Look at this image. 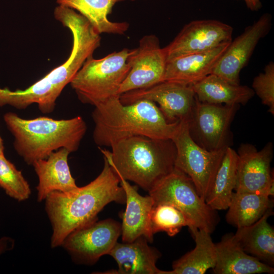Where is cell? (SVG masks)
I'll list each match as a JSON object with an SVG mask.
<instances>
[{
	"label": "cell",
	"mask_w": 274,
	"mask_h": 274,
	"mask_svg": "<svg viewBox=\"0 0 274 274\" xmlns=\"http://www.w3.org/2000/svg\"><path fill=\"white\" fill-rule=\"evenodd\" d=\"M103 168L87 185L69 192L54 191L45 198V211L52 227L50 245L61 246L73 231L97 220L108 203L125 202L118 174L104 157Z\"/></svg>",
	"instance_id": "6da1fadb"
},
{
	"label": "cell",
	"mask_w": 274,
	"mask_h": 274,
	"mask_svg": "<svg viewBox=\"0 0 274 274\" xmlns=\"http://www.w3.org/2000/svg\"><path fill=\"white\" fill-rule=\"evenodd\" d=\"M92 118L93 139L99 147H111L117 141L134 135L172 139L181 122H168L154 102L140 100L124 105L120 96L94 106Z\"/></svg>",
	"instance_id": "7a4b0ae2"
},
{
	"label": "cell",
	"mask_w": 274,
	"mask_h": 274,
	"mask_svg": "<svg viewBox=\"0 0 274 274\" xmlns=\"http://www.w3.org/2000/svg\"><path fill=\"white\" fill-rule=\"evenodd\" d=\"M3 119L14 137L15 150L31 165L61 148L71 153L77 151L87 130L81 116L68 119L45 116L26 119L10 112L4 115Z\"/></svg>",
	"instance_id": "3957f363"
},
{
	"label": "cell",
	"mask_w": 274,
	"mask_h": 274,
	"mask_svg": "<svg viewBox=\"0 0 274 274\" xmlns=\"http://www.w3.org/2000/svg\"><path fill=\"white\" fill-rule=\"evenodd\" d=\"M111 148L112 151L98 147L117 174L148 192L175 168L176 149L171 139L134 135Z\"/></svg>",
	"instance_id": "277c9868"
},
{
	"label": "cell",
	"mask_w": 274,
	"mask_h": 274,
	"mask_svg": "<svg viewBox=\"0 0 274 274\" xmlns=\"http://www.w3.org/2000/svg\"><path fill=\"white\" fill-rule=\"evenodd\" d=\"M95 50V46L89 39L80 35L74 36L71 54L62 64L25 89L12 91L0 88V107L9 105L24 110L35 104L42 113H52L64 87Z\"/></svg>",
	"instance_id": "5b68a950"
},
{
	"label": "cell",
	"mask_w": 274,
	"mask_h": 274,
	"mask_svg": "<svg viewBox=\"0 0 274 274\" xmlns=\"http://www.w3.org/2000/svg\"><path fill=\"white\" fill-rule=\"evenodd\" d=\"M136 49L124 48L96 59H87L70 84L79 99L92 106L120 96L119 89L131 66Z\"/></svg>",
	"instance_id": "8992f818"
},
{
	"label": "cell",
	"mask_w": 274,
	"mask_h": 274,
	"mask_svg": "<svg viewBox=\"0 0 274 274\" xmlns=\"http://www.w3.org/2000/svg\"><path fill=\"white\" fill-rule=\"evenodd\" d=\"M148 192L154 205L168 203L180 210L190 222V228L196 227L211 234L219 222L217 211L200 196L191 179L175 167Z\"/></svg>",
	"instance_id": "52a82bcc"
},
{
	"label": "cell",
	"mask_w": 274,
	"mask_h": 274,
	"mask_svg": "<svg viewBox=\"0 0 274 274\" xmlns=\"http://www.w3.org/2000/svg\"><path fill=\"white\" fill-rule=\"evenodd\" d=\"M171 140L176 149L175 167L191 179L197 193L205 200L227 147L215 151L202 148L192 138L187 120L181 121Z\"/></svg>",
	"instance_id": "ba28073f"
},
{
	"label": "cell",
	"mask_w": 274,
	"mask_h": 274,
	"mask_svg": "<svg viewBox=\"0 0 274 274\" xmlns=\"http://www.w3.org/2000/svg\"><path fill=\"white\" fill-rule=\"evenodd\" d=\"M238 105L213 104L196 101L188 121L190 134L199 146L209 151L229 146L231 123Z\"/></svg>",
	"instance_id": "9c48e42d"
},
{
	"label": "cell",
	"mask_w": 274,
	"mask_h": 274,
	"mask_svg": "<svg viewBox=\"0 0 274 274\" xmlns=\"http://www.w3.org/2000/svg\"><path fill=\"white\" fill-rule=\"evenodd\" d=\"M117 221L97 220L72 232L61 246L76 262L92 264L102 256L109 254L121 234Z\"/></svg>",
	"instance_id": "30bf717a"
},
{
	"label": "cell",
	"mask_w": 274,
	"mask_h": 274,
	"mask_svg": "<svg viewBox=\"0 0 274 274\" xmlns=\"http://www.w3.org/2000/svg\"><path fill=\"white\" fill-rule=\"evenodd\" d=\"M122 104L128 105L140 100H147L159 105L167 121L174 123L189 121L196 101L192 86L164 81L152 86L121 94Z\"/></svg>",
	"instance_id": "8fae6325"
},
{
	"label": "cell",
	"mask_w": 274,
	"mask_h": 274,
	"mask_svg": "<svg viewBox=\"0 0 274 274\" xmlns=\"http://www.w3.org/2000/svg\"><path fill=\"white\" fill-rule=\"evenodd\" d=\"M233 28L216 20H194L186 24L167 46L163 48L166 61L212 50L232 41Z\"/></svg>",
	"instance_id": "7c38bea8"
},
{
	"label": "cell",
	"mask_w": 274,
	"mask_h": 274,
	"mask_svg": "<svg viewBox=\"0 0 274 274\" xmlns=\"http://www.w3.org/2000/svg\"><path fill=\"white\" fill-rule=\"evenodd\" d=\"M237 192H255L274 196L273 173L270 170L273 145L267 143L260 151L253 145L242 144L237 150Z\"/></svg>",
	"instance_id": "4fadbf2b"
},
{
	"label": "cell",
	"mask_w": 274,
	"mask_h": 274,
	"mask_svg": "<svg viewBox=\"0 0 274 274\" xmlns=\"http://www.w3.org/2000/svg\"><path fill=\"white\" fill-rule=\"evenodd\" d=\"M271 16L263 14L234 40H232L211 74L228 82L239 84V74L247 65L259 41L269 32L271 27Z\"/></svg>",
	"instance_id": "5bb4252c"
},
{
	"label": "cell",
	"mask_w": 274,
	"mask_h": 274,
	"mask_svg": "<svg viewBox=\"0 0 274 274\" xmlns=\"http://www.w3.org/2000/svg\"><path fill=\"white\" fill-rule=\"evenodd\" d=\"M166 64L163 48L154 35L144 36L131 57V68L119 89L120 94L162 81Z\"/></svg>",
	"instance_id": "9a60e30c"
},
{
	"label": "cell",
	"mask_w": 274,
	"mask_h": 274,
	"mask_svg": "<svg viewBox=\"0 0 274 274\" xmlns=\"http://www.w3.org/2000/svg\"><path fill=\"white\" fill-rule=\"evenodd\" d=\"M118 175L125 192L126 204L121 225L122 241L131 242L144 236L148 242H152L154 235L150 226V214L154 206L152 197L141 195L135 187Z\"/></svg>",
	"instance_id": "2e32d148"
},
{
	"label": "cell",
	"mask_w": 274,
	"mask_h": 274,
	"mask_svg": "<svg viewBox=\"0 0 274 274\" xmlns=\"http://www.w3.org/2000/svg\"><path fill=\"white\" fill-rule=\"evenodd\" d=\"M230 42L222 44L207 51L182 56L167 61L162 81H173L192 86L212 73Z\"/></svg>",
	"instance_id": "e0dca14e"
},
{
	"label": "cell",
	"mask_w": 274,
	"mask_h": 274,
	"mask_svg": "<svg viewBox=\"0 0 274 274\" xmlns=\"http://www.w3.org/2000/svg\"><path fill=\"white\" fill-rule=\"evenodd\" d=\"M70 153L67 149L61 148L52 152L47 158L38 160L32 164L38 178V201L45 200L52 192H69L78 187L68 163Z\"/></svg>",
	"instance_id": "ac0fdd59"
},
{
	"label": "cell",
	"mask_w": 274,
	"mask_h": 274,
	"mask_svg": "<svg viewBox=\"0 0 274 274\" xmlns=\"http://www.w3.org/2000/svg\"><path fill=\"white\" fill-rule=\"evenodd\" d=\"M215 246L217 258L212 268L215 274L274 273L272 266L247 253L233 233L223 236Z\"/></svg>",
	"instance_id": "d6986e66"
},
{
	"label": "cell",
	"mask_w": 274,
	"mask_h": 274,
	"mask_svg": "<svg viewBox=\"0 0 274 274\" xmlns=\"http://www.w3.org/2000/svg\"><path fill=\"white\" fill-rule=\"evenodd\" d=\"M140 236L131 242L116 243L109 255L117 262L118 269L111 273L162 274L156 266L160 254Z\"/></svg>",
	"instance_id": "ffe728a7"
},
{
	"label": "cell",
	"mask_w": 274,
	"mask_h": 274,
	"mask_svg": "<svg viewBox=\"0 0 274 274\" xmlns=\"http://www.w3.org/2000/svg\"><path fill=\"white\" fill-rule=\"evenodd\" d=\"M272 215V209L268 210L256 222L237 228L234 234L247 253L270 266L274 264V229L268 219Z\"/></svg>",
	"instance_id": "44dd1931"
},
{
	"label": "cell",
	"mask_w": 274,
	"mask_h": 274,
	"mask_svg": "<svg viewBox=\"0 0 274 274\" xmlns=\"http://www.w3.org/2000/svg\"><path fill=\"white\" fill-rule=\"evenodd\" d=\"M192 86L198 100L213 104L245 105L255 94L247 86L231 83L213 74Z\"/></svg>",
	"instance_id": "7402d4cb"
},
{
	"label": "cell",
	"mask_w": 274,
	"mask_h": 274,
	"mask_svg": "<svg viewBox=\"0 0 274 274\" xmlns=\"http://www.w3.org/2000/svg\"><path fill=\"white\" fill-rule=\"evenodd\" d=\"M195 243V248L173 264V269L162 274H204L213 268L216 262V249L211 233L193 227L189 229Z\"/></svg>",
	"instance_id": "603a6c76"
},
{
	"label": "cell",
	"mask_w": 274,
	"mask_h": 274,
	"mask_svg": "<svg viewBox=\"0 0 274 274\" xmlns=\"http://www.w3.org/2000/svg\"><path fill=\"white\" fill-rule=\"evenodd\" d=\"M124 0H56V3L78 11L86 18L99 34L108 33L122 35L129 28L126 22L110 21L108 16L112 13L114 6Z\"/></svg>",
	"instance_id": "cb8c5ba5"
},
{
	"label": "cell",
	"mask_w": 274,
	"mask_h": 274,
	"mask_svg": "<svg viewBox=\"0 0 274 274\" xmlns=\"http://www.w3.org/2000/svg\"><path fill=\"white\" fill-rule=\"evenodd\" d=\"M273 207V199L266 195L235 191L227 209L226 220L237 228L249 226L258 221Z\"/></svg>",
	"instance_id": "d4e9b609"
},
{
	"label": "cell",
	"mask_w": 274,
	"mask_h": 274,
	"mask_svg": "<svg viewBox=\"0 0 274 274\" xmlns=\"http://www.w3.org/2000/svg\"><path fill=\"white\" fill-rule=\"evenodd\" d=\"M237 154L227 147L205 201L213 209L226 210L236 185Z\"/></svg>",
	"instance_id": "484cf974"
},
{
	"label": "cell",
	"mask_w": 274,
	"mask_h": 274,
	"mask_svg": "<svg viewBox=\"0 0 274 274\" xmlns=\"http://www.w3.org/2000/svg\"><path fill=\"white\" fill-rule=\"evenodd\" d=\"M150 226L153 234L162 231L174 236L184 226L191 227L185 215L178 208L168 203L154 205L150 214Z\"/></svg>",
	"instance_id": "4316f807"
},
{
	"label": "cell",
	"mask_w": 274,
	"mask_h": 274,
	"mask_svg": "<svg viewBox=\"0 0 274 274\" xmlns=\"http://www.w3.org/2000/svg\"><path fill=\"white\" fill-rule=\"evenodd\" d=\"M0 187L8 196L19 201L27 199L31 194L29 185L21 171L4 154L0 155Z\"/></svg>",
	"instance_id": "83f0119b"
},
{
	"label": "cell",
	"mask_w": 274,
	"mask_h": 274,
	"mask_svg": "<svg viewBox=\"0 0 274 274\" xmlns=\"http://www.w3.org/2000/svg\"><path fill=\"white\" fill-rule=\"evenodd\" d=\"M252 89L260 98L263 105L268 107V112L274 114V63L269 62L264 72L253 79Z\"/></svg>",
	"instance_id": "f1b7e54d"
},
{
	"label": "cell",
	"mask_w": 274,
	"mask_h": 274,
	"mask_svg": "<svg viewBox=\"0 0 274 274\" xmlns=\"http://www.w3.org/2000/svg\"><path fill=\"white\" fill-rule=\"evenodd\" d=\"M14 240L10 237L4 236L0 238V255L14 247Z\"/></svg>",
	"instance_id": "f546056e"
},
{
	"label": "cell",
	"mask_w": 274,
	"mask_h": 274,
	"mask_svg": "<svg viewBox=\"0 0 274 274\" xmlns=\"http://www.w3.org/2000/svg\"><path fill=\"white\" fill-rule=\"evenodd\" d=\"M246 3L247 8L251 11H258L262 7L260 0H244Z\"/></svg>",
	"instance_id": "4dcf8cb0"
},
{
	"label": "cell",
	"mask_w": 274,
	"mask_h": 274,
	"mask_svg": "<svg viewBox=\"0 0 274 274\" xmlns=\"http://www.w3.org/2000/svg\"><path fill=\"white\" fill-rule=\"evenodd\" d=\"M4 154V146L3 140L0 134V155Z\"/></svg>",
	"instance_id": "1f68e13d"
},
{
	"label": "cell",
	"mask_w": 274,
	"mask_h": 274,
	"mask_svg": "<svg viewBox=\"0 0 274 274\" xmlns=\"http://www.w3.org/2000/svg\"><path fill=\"white\" fill-rule=\"evenodd\" d=\"M132 1H134V0H132Z\"/></svg>",
	"instance_id": "d6a6232c"
}]
</instances>
